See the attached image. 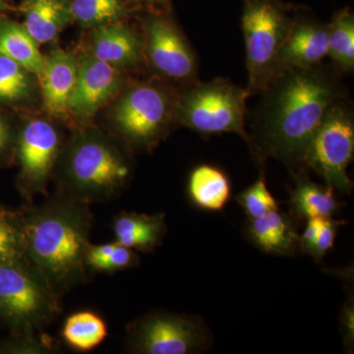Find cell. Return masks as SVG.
<instances>
[{
	"label": "cell",
	"instance_id": "8992f818",
	"mask_svg": "<svg viewBox=\"0 0 354 354\" xmlns=\"http://www.w3.org/2000/svg\"><path fill=\"white\" fill-rule=\"evenodd\" d=\"M291 20L288 7L277 0H244L241 29L250 95L262 94L276 77L279 50Z\"/></svg>",
	"mask_w": 354,
	"mask_h": 354
},
{
	"label": "cell",
	"instance_id": "3957f363",
	"mask_svg": "<svg viewBox=\"0 0 354 354\" xmlns=\"http://www.w3.org/2000/svg\"><path fill=\"white\" fill-rule=\"evenodd\" d=\"M55 174L58 191L91 205L120 196L129 183L132 165L113 140L88 129L75 133L62 149Z\"/></svg>",
	"mask_w": 354,
	"mask_h": 354
},
{
	"label": "cell",
	"instance_id": "836d02e7",
	"mask_svg": "<svg viewBox=\"0 0 354 354\" xmlns=\"http://www.w3.org/2000/svg\"><path fill=\"white\" fill-rule=\"evenodd\" d=\"M133 1H137V2H153V1H160V0H133Z\"/></svg>",
	"mask_w": 354,
	"mask_h": 354
},
{
	"label": "cell",
	"instance_id": "d590c367",
	"mask_svg": "<svg viewBox=\"0 0 354 354\" xmlns=\"http://www.w3.org/2000/svg\"><path fill=\"white\" fill-rule=\"evenodd\" d=\"M0 353H1V344H0Z\"/></svg>",
	"mask_w": 354,
	"mask_h": 354
},
{
	"label": "cell",
	"instance_id": "9c48e42d",
	"mask_svg": "<svg viewBox=\"0 0 354 354\" xmlns=\"http://www.w3.org/2000/svg\"><path fill=\"white\" fill-rule=\"evenodd\" d=\"M211 333L201 318L153 311L128 324L125 349L136 354H193L208 351Z\"/></svg>",
	"mask_w": 354,
	"mask_h": 354
},
{
	"label": "cell",
	"instance_id": "d6a6232c",
	"mask_svg": "<svg viewBox=\"0 0 354 354\" xmlns=\"http://www.w3.org/2000/svg\"><path fill=\"white\" fill-rule=\"evenodd\" d=\"M15 143L16 138L10 125L0 116V158L6 156Z\"/></svg>",
	"mask_w": 354,
	"mask_h": 354
},
{
	"label": "cell",
	"instance_id": "9a60e30c",
	"mask_svg": "<svg viewBox=\"0 0 354 354\" xmlns=\"http://www.w3.org/2000/svg\"><path fill=\"white\" fill-rule=\"evenodd\" d=\"M297 218L281 209L270 212L260 218H248L245 225L247 239L256 248L269 255L292 257L301 252Z\"/></svg>",
	"mask_w": 354,
	"mask_h": 354
},
{
	"label": "cell",
	"instance_id": "e575fe53",
	"mask_svg": "<svg viewBox=\"0 0 354 354\" xmlns=\"http://www.w3.org/2000/svg\"><path fill=\"white\" fill-rule=\"evenodd\" d=\"M2 2H3V0H0V8L2 7Z\"/></svg>",
	"mask_w": 354,
	"mask_h": 354
},
{
	"label": "cell",
	"instance_id": "44dd1931",
	"mask_svg": "<svg viewBox=\"0 0 354 354\" xmlns=\"http://www.w3.org/2000/svg\"><path fill=\"white\" fill-rule=\"evenodd\" d=\"M0 55L22 65L39 78L44 66V55L39 44L14 21L0 19Z\"/></svg>",
	"mask_w": 354,
	"mask_h": 354
},
{
	"label": "cell",
	"instance_id": "5b68a950",
	"mask_svg": "<svg viewBox=\"0 0 354 354\" xmlns=\"http://www.w3.org/2000/svg\"><path fill=\"white\" fill-rule=\"evenodd\" d=\"M250 93L227 79L187 85L177 95L174 122L199 133H235L248 144L246 102Z\"/></svg>",
	"mask_w": 354,
	"mask_h": 354
},
{
	"label": "cell",
	"instance_id": "277c9868",
	"mask_svg": "<svg viewBox=\"0 0 354 354\" xmlns=\"http://www.w3.org/2000/svg\"><path fill=\"white\" fill-rule=\"evenodd\" d=\"M60 297L27 257L0 266V321L11 335L44 333L62 314Z\"/></svg>",
	"mask_w": 354,
	"mask_h": 354
},
{
	"label": "cell",
	"instance_id": "8fae6325",
	"mask_svg": "<svg viewBox=\"0 0 354 354\" xmlns=\"http://www.w3.org/2000/svg\"><path fill=\"white\" fill-rule=\"evenodd\" d=\"M144 55L153 71L186 85L198 81L196 55L174 21L165 16H150L144 24Z\"/></svg>",
	"mask_w": 354,
	"mask_h": 354
},
{
	"label": "cell",
	"instance_id": "30bf717a",
	"mask_svg": "<svg viewBox=\"0 0 354 354\" xmlns=\"http://www.w3.org/2000/svg\"><path fill=\"white\" fill-rule=\"evenodd\" d=\"M62 149V135L50 121L32 118L21 128L15 153L20 167L19 190L27 204L39 195L48 196V183Z\"/></svg>",
	"mask_w": 354,
	"mask_h": 354
},
{
	"label": "cell",
	"instance_id": "7a4b0ae2",
	"mask_svg": "<svg viewBox=\"0 0 354 354\" xmlns=\"http://www.w3.org/2000/svg\"><path fill=\"white\" fill-rule=\"evenodd\" d=\"M21 211L26 257L59 295L87 283L90 272L85 255L94 227L90 205L57 191L41 204H27Z\"/></svg>",
	"mask_w": 354,
	"mask_h": 354
},
{
	"label": "cell",
	"instance_id": "ac0fdd59",
	"mask_svg": "<svg viewBox=\"0 0 354 354\" xmlns=\"http://www.w3.org/2000/svg\"><path fill=\"white\" fill-rule=\"evenodd\" d=\"M291 174L295 186L290 190V212L298 221L329 218L342 206L335 197L334 188L314 183L305 169Z\"/></svg>",
	"mask_w": 354,
	"mask_h": 354
},
{
	"label": "cell",
	"instance_id": "ffe728a7",
	"mask_svg": "<svg viewBox=\"0 0 354 354\" xmlns=\"http://www.w3.org/2000/svg\"><path fill=\"white\" fill-rule=\"evenodd\" d=\"M187 192L197 208L209 212L221 211L232 197L230 177L220 167L200 165L188 178Z\"/></svg>",
	"mask_w": 354,
	"mask_h": 354
},
{
	"label": "cell",
	"instance_id": "2e32d148",
	"mask_svg": "<svg viewBox=\"0 0 354 354\" xmlns=\"http://www.w3.org/2000/svg\"><path fill=\"white\" fill-rule=\"evenodd\" d=\"M92 30L90 53L97 59L120 70L141 64L144 41L129 25L118 21Z\"/></svg>",
	"mask_w": 354,
	"mask_h": 354
},
{
	"label": "cell",
	"instance_id": "cb8c5ba5",
	"mask_svg": "<svg viewBox=\"0 0 354 354\" xmlns=\"http://www.w3.org/2000/svg\"><path fill=\"white\" fill-rule=\"evenodd\" d=\"M140 264L136 251L121 245L118 242L88 244L85 255V265L88 272H113L131 269Z\"/></svg>",
	"mask_w": 354,
	"mask_h": 354
},
{
	"label": "cell",
	"instance_id": "6da1fadb",
	"mask_svg": "<svg viewBox=\"0 0 354 354\" xmlns=\"http://www.w3.org/2000/svg\"><path fill=\"white\" fill-rule=\"evenodd\" d=\"M341 72L322 64L281 72L262 93L251 115L248 146L258 162L272 158L304 169V157L317 128L332 104L346 97Z\"/></svg>",
	"mask_w": 354,
	"mask_h": 354
},
{
	"label": "cell",
	"instance_id": "52a82bcc",
	"mask_svg": "<svg viewBox=\"0 0 354 354\" xmlns=\"http://www.w3.org/2000/svg\"><path fill=\"white\" fill-rule=\"evenodd\" d=\"M177 95L156 83H139L127 88L113 109V123L130 146L151 150L174 122Z\"/></svg>",
	"mask_w": 354,
	"mask_h": 354
},
{
	"label": "cell",
	"instance_id": "1f68e13d",
	"mask_svg": "<svg viewBox=\"0 0 354 354\" xmlns=\"http://www.w3.org/2000/svg\"><path fill=\"white\" fill-rule=\"evenodd\" d=\"M325 218L317 216V218H310L306 220V227H305L304 232L300 234V248H301L302 253L309 254Z\"/></svg>",
	"mask_w": 354,
	"mask_h": 354
},
{
	"label": "cell",
	"instance_id": "4316f807",
	"mask_svg": "<svg viewBox=\"0 0 354 354\" xmlns=\"http://www.w3.org/2000/svg\"><path fill=\"white\" fill-rule=\"evenodd\" d=\"M26 257L22 211L0 206V266Z\"/></svg>",
	"mask_w": 354,
	"mask_h": 354
},
{
	"label": "cell",
	"instance_id": "f546056e",
	"mask_svg": "<svg viewBox=\"0 0 354 354\" xmlns=\"http://www.w3.org/2000/svg\"><path fill=\"white\" fill-rule=\"evenodd\" d=\"M344 221L335 220L333 216L326 218L320 232L317 234L313 245L308 255L313 258L316 263L322 262L326 254L329 252L334 246L337 230L344 225Z\"/></svg>",
	"mask_w": 354,
	"mask_h": 354
},
{
	"label": "cell",
	"instance_id": "7402d4cb",
	"mask_svg": "<svg viewBox=\"0 0 354 354\" xmlns=\"http://www.w3.org/2000/svg\"><path fill=\"white\" fill-rule=\"evenodd\" d=\"M108 335L106 321L90 310L75 312L67 317L62 330L65 344L80 353L93 351L104 342Z\"/></svg>",
	"mask_w": 354,
	"mask_h": 354
},
{
	"label": "cell",
	"instance_id": "e0dca14e",
	"mask_svg": "<svg viewBox=\"0 0 354 354\" xmlns=\"http://www.w3.org/2000/svg\"><path fill=\"white\" fill-rule=\"evenodd\" d=\"M111 228L114 241L142 253L153 252L167 232L164 213L146 215L123 211L114 216Z\"/></svg>",
	"mask_w": 354,
	"mask_h": 354
},
{
	"label": "cell",
	"instance_id": "603a6c76",
	"mask_svg": "<svg viewBox=\"0 0 354 354\" xmlns=\"http://www.w3.org/2000/svg\"><path fill=\"white\" fill-rule=\"evenodd\" d=\"M328 57L337 71L354 68V16L349 9L339 11L329 23Z\"/></svg>",
	"mask_w": 354,
	"mask_h": 354
},
{
	"label": "cell",
	"instance_id": "4fadbf2b",
	"mask_svg": "<svg viewBox=\"0 0 354 354\" xmlns=\"http://www.w3.org/2000/svg\"><path fill=\"white\" fill-rule=\"evenodd\" d=\"M329 24L309 17H292L279 50L276 76L291 69L310 68L328 57Z\"/></svg>",
	"mask_w": 354,
	"mask_h": 354
},
{
	"label": "cell",
	"instance_id": "ba28073f",
	"mask_svg": "<svg viewBox=\"0 0 354 354\" xmlns=\"http://www.w3.org/2000/svg\"><path fill=\"white\" fill-rule=\"evenodd\" d=\"M354 155V115L346 97L337 100L324 116L304 157V169L318 174L327 185L349 194L353 187L348 167Z\"/></svg>",
	"mask_w": 354,
	"mask_h": 354
},
{
	"label": "cell",
	"instance_id": "484cf974",
	"mask_svg": "<svg viewBox=\"0 0 354 354\" xmlns=\"http://www.w3.org/2000/svg\"><path fill=\"white\" fill-rule=\"evenodd\" d=\"M72 21L94 28L118 22L127 13L123 0H69Z\"/></svg>",
	"mask_w": 354,
	"mask_h": 354
},
{
	"label": "cell",
	"instance_id": "5bb4252c",
	"mask_svg": "<svg viewBox=\"0 0 354 354\" xmlns=\"http://www.w3.org/2000/svg\"><path fill=\"white\" fill-rule=\"evenodd\" d=\"M79 57L73 51L55 50L44 57L39 77L44 106L51 115L64 118L78 76Z\"/></svg>",
	"mask_w": 354,
	"mask_h": 354
},
{
	"label": "cell",
	"instance_id": "83f0119b",
	"mask_svg": "<svg viewBox=\"0 0 354 354\" xmlns=\"http://www.w3.org/2000/svg\"><path fill=\"white\" fill-rule=\"evenodd\" d=\"M239 206L245 212L248 218H260V216L279 209V203L276 198L268 189L264 174H262L247 189L235 197Z\"/></svg>",
	"mask_w": 354,
	"mask_h": 354
},
{
	"label": "cell",
	"instance_id": "d4e9b609",
	"mask_svg": "<svg viewBox=\"0 0 354 354\" xmlns=\"http://www.w3.org/2000/svg\"><path fill=\"white\" fill-rule=\"evenodd\" d=\"M35 74L22 65L0 55V102L19 104L36 95Z\"/></svg>",
	"mask_w": 354,
	"mask_h": 354
},
{
	"label": "cell",
	"instance_id": "4dcf8cb0",
	"mask_svg": "<svg viewBox=\"0 0 354 354\" xmlns=\"http://www.w3.org/2000/svg\"><path fill=\"white\" fill-rule=\"evenodd\" d=\"M341 330L344 348L353 353L354 346V300L353 295H349L342 307L341 314Z\"/></svg>",
	"mask_w": 354,
	"mask_h": 354
},
{
	"label": "cell",
	"instance_id": "d6986e66",
	"mask_svg": "<svg viewBox=\"0 0 354 354\" xmlns=\"http://www.w3.org/2000/svg\"><path fill=\"white\" fill-rule=\"evenodd\" d=\"M26 31L38 44L51 43L72 22L69 0H26Z\"/></svg>",
	"mask_w": 354,
	"mask_h": 354
},
{
	"label": "cell",
	"instance_id": "f1b7e54d",
	"mask_svg": "<svg viewBox=\"0 0 354 354\" xmlns=\"http://www.w3.org/2000/svg\"><path fill=\"white\" fill-rule=\"evenodd\" d=\"M60 351L53 337L46 333L26 335H11L1 344V353L18 354H50Z\"/></svg>",
	"mask_w": 354,
	"mask_h": 354
},
{
	"label": "cell",
	"instance_id": "7c38bea8",
	"mask_svg": "<svg viewBox=\"0 0 354 354\" xmlns=\"http://www.w3.org/2000/svg\"><path fill=\"white\" fill-rule=\"evenodd\" d=\"M120 69L97 59L88 51L79 57L78 76L70 97L69 113L81 120L93 118L104 104L120 92Z\"/></svg>",
	"mask_w": 354,
	"mask_h": 354
}]
</instances>
